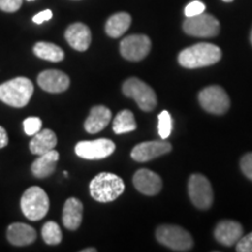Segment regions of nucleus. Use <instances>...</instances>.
I'll use <instances>...</instances> for the list:
<instances>
[{
    "mask_svg": "<svg viewBox=\"0 0 252 252\" xmlns=\"http://www.w3.org/2000/svg\"><path fill=\"white\" fill-rule=\"evenodd\" d=\"M222 58V52L220 47L213 43H197L188 47L179 54V63L184 68L196 69L208 67L217 63Z\"/></svg>",
    "mask_w": 252,
    "mask_h": 252,
    "instance_id": "obj_1",
    "label": "nucleus"
},
{
    "mask_svg": "<svg viewBox=\"0 0 252 252\" xmlns=\"http://www.w3.org/2000/svg\"><path fill=\"white\" fill-rule=\"evenodd\" d=\"M42 238L47 244L58 245L62 241V231L58 223L47 222L42 228Z\"/></svg>",
    "mask_w": 252,
    "mask_h": 252,
    "instance_id": "obj_25",
    "label": "nucleus"
},
{
    "mask_svg": "<svg viewBox=\"0 0 252 252\" xmlns=\"http://www.w3.org/2000/svg\"><path fill=\"white\" fill-rule=\"evenodd\" d=\"M156 236L160 244L174 251H189L194 244L190 234L179 225H160L157 229Z\"/></svg>",
    "mask_w": 252,
    "mask_h": 252,
    "instance_id": "obj_5",
    "label": "nucleus"
},
{
    "mask_svg": "<svg viewBox=\"0 0 252 252\" xmlns=\"http://www.w3.org/2000/svg\"><path fill=\"white\" fill-rule=\"evenodd\" d=\"M60 154L55 150L41 154L39 158H36L33 165H32V173H33L34 176L39 179H43L52 175L56 168V162H58Z\"/></svg>",
    "mask_w": 252,
    "mask_h": 252,
    "instance_id": "obj_20",
    "label": "nucleus"
},
{
    "mask_svg": "<svg viewBox=\"0 0 252 252\" xmlns=\"http://www.w3.org/2000/svg\"><path fill=\"white\" fill-rule=\"evenodd\" d=\"M116 145L110 139H96L80 141L75 146V153L87 160H99L108 158L115 152Z\"/></svg>",
    "mask_w": 252,
    "mask_h": 252,
    "instance_id": "obj_11",
    "label": "nucleus"
},
{
    "mask_svg": "<svg viewBox=\"0 0 252 252\" xmlns=\"http://www.w3.org/2000/svg\"><path fill=\"white\" fill-rule=\"evenodd\" d=\"M8 144V135L7 132L2 126H0V149L5 147Z\"/></svg>",
    "mask_w": 252,
    "mask_h": 252,
    "instance_id": "obj_33",
    "label": "nucleus"
},
{
    "mask_svg": "<svg viewBox=\"0 0 252 252\" xmlns=\"http://www.w3.org/2000/svg\"><path fill=\"white\" fill-rule=\"evenodd\" d=\"M64 37L71 48L86 52L91 43L90 28L82 23H75L65 30Z\"/></svg>",
    "mask_w": 252,
    "mask_h": 252,
    "instance_id": "obj_15",
    "label": "nucleus"
},
{
    "mask_svg": "<svg viewBox=\"0 0 252 252\" xmlns=\"http://www.w3.org/2000/svg\"><path fill=\"white\" fill-rule=\"evenodd\" d=\"M97 250L94 248H90V249H84V250H82V252H96Z\"/></svg>",
    "mask_w": 252,
    "mask_h": 252,
    "instance_id": "obj_34",
    "label": "nucleus"
},
{
    "mask_svg": "<svg viewBox=\"0 0 252 252\" xmlns=\"http://www.w3.org/2000/svg\"><path fill=\"white\" fill-rule=\"evenodd\" d=\"M7 238L11 244L24 247L35 241L36 231L35 229L25 223H12L7 228Z\"/></svg>",
    "mask_w": 252,
    "mask_h": 252,
    "instance_id": "obj_18",
    "label": "nucleus"
},
{
    "mask_svg": "<svg viewBox=\"0 0 252 252\" xmlns=\"http://www.w3.org/2000/svg\"><path fill=\"white\" fill-rule=\"evenodd\" d=\"M223 1H225V2H231V1H234V0H223Z\"/></svg>",
    "mask_w": 252,
    "mask_h": 252,
    "instance_id": "obj_35",
    "label": "nucleus"
},
{
    "mask_svg": "<svg viewBox=\"0 0 252 252\" xmlns=\"http://www.w3.org/2000/svg\"><path fill=\"white\" fill-rule=\"evenodd\" d=\"M112 113L104 105L94 106L90 110L89 116L84 122V128L88 133H98L108 126L111 121Z\"/></svg>",
    "mask_w": 252,
    "mask_h": 252,
    "instance_id": "obj_17",
    "label": "nucleus"
},
{
    "mask_svg": "<svg viewBox=\"0 0 252 252\" xmlns=\"http://www.w3.org/2000/svg\"><path fill=\"white\" fill-rule=\"evenodd\" d=\"M37 84L47 93L60 94L68 89L70 86V80L63 71L50 69L42 71L37 76Z\"/></svg>",
    "mask_w": 252,
    "mask_h": 252,
    "instance_id": "obj_13",
    "label": "nucleus"
},
{
    "mask_svg": "<svg viewBox=\"0 0 252 252\" xmlns=\"http://www.w3.org/2000/svg\"><path fill=\"white\" fill-rule=\"evenodd\" d=\"M56 144H58L56 134L49 128H46L34 134L33 139L30 143V150L33 154L41 156V154L55 150Z\"/></svg>",
    "mask_w": 252,
    "mask_h": 252,
    "instance_id": "obj_21",
    "label": "nucleus"
},
{
    "mask_svg": "<svg viewBox=\"0 0 252 252\" xmlns=\"http://www.w3.org/2000/svg\"><path fill=\"white\" fill-rule=\"evenodd\" d=\"M220 28V21L213 15L206 13L187 18L184 23L185 33L196 37H214L219 35Z\"/></svg>",
    "mask_w": 252,
    "mask_h": 252,
    "instance_id": "obj_9",
    "label": "nucleus"
},
{
    "mask_svg": "<svg viewBox=\"0 0 252 252\" xmlns=\"http://www.w3.org/2000/svg\"><path fill=\"white\" fill-rule=\"evenodd\" d=\"M34 54L37 58L50 62H60L64 59V52L59 46L50 42H37L34 46Z\"/></svg>",
    "mask_w": 252,
    "mask_h": 252,
    "instance_id": "obj_23",
    "label": "nucleus"
},
{
    "mask_svg": "<svg viewBox=\"0 0 252 252\" xmlns=\"http://www.w3.org/2000/svg\"><path fill=\"white\" fill-rule=\"evenodd\" d=\"M188 194L191 202L198 209L207 210L212 207L214 201L212 185L202 174H193L189 178Z\"/></svg>",
    "mask_w": 252,
    "mask_h": 252,
    "instance_id": "obj_7",
    "label": "nucleus"
},
{
    "mask_svg": "<svg viewBox=\"0 0 252 252\" xmlns=\"http://www.w3.org/2000/svg\"><path fill=\"white\" fill-rule=\"evenodd\" d=\"M151 47V39L144 34H134L128 35L121 42V54L128 61H141L149 55Z\"/></svg>",
    "mask_w": 252,
    "mask_h": 252,
    "instance_id": "obj_10",
    "label": "nucleus"
},
{
    "mask_svg": "<svg viewBox=\"0 0 252 252\" xmlns=\"http://www.w3.org/2000/svg\"><path fill=\"white\" fill-rule=\"evenodd\" d=\"M204 11H206V5H204L202 1H200V0H194V1L189 2V4L186 6L185 15L186 18L195 17V15L204 13Z\"/></svg>",
    "mask_w": 252,
    "mask_h": 252,
    "instance_id": "obj_28",
    "label": "nucleus"
},
{
    "mask_svg": "<svg viewBox=\"0 0 252 252\" xmlns=\"http://www.w3.org/2000/svg\"><path fill=\"white\" fill-rule=\"evenodd\" d=\"M198 102L206 111L214 115H224L230 108L228 94L219 86L204 88L198 94Z\"/></svg>",
    "mask_w": 252,
    "mask_h": 252,
    "instance_id": "obj_8",
    "label": "nucleus"
},
{
    "mask_svg": "<svg viewBox=\"0 0 252 252\" xmlns=\"http://www.w3.org/2000/svg\"><path fill=\"white\" fill-rule=\"evenodd\" d=\"M173 128V123L171 113L168 111H162L159 115V122H158V131H159V135L161 137V139H167L172 133Z\"/></svg>",
    "mask_w": 252,
    "mask_h": 252,
    "instance_id": "obj_26",
    "label": "nucleus"
},
{
    "mask_svg": "<svg viewBox=\"0 0 252 252\" xmlns=\"http://www.w3.org/2000/svg\"><path fill=\"white\" fill-rule=\"evenodd\" d=\"M27 1H33V0H27Z\"/></svg>",
    "mask_w": 252,
    "mask_h": 252,
    "instance_id": "obj_37",
    "label": "nucleus"
},
{
    "mask_svg": "<svg viewBox=\"0 0 252 252\" xmlns=\"http://www.w3.org/2000/svg\"><path fill=\"white\" fill-rule=\"evenodd\" d=\"M23 5V0H0V9L8 13L17 12Z\"/></svg>",
    "mask_w": 252,
    "mask_h": 252,
    "instance_id": "obj_29",
    "label": "nucleus"
},
{
    "mask_svg": "<svg viewBox=\"0 0 252 252\" xmlns=\"http://www.w3.org/2000/svg\"><path fill=\"white\" fill-rule=\"evenodd\" d=\"M131 23V15L126 12H119V13L113 14L108 19L105 24L106 34L109 36L115 37V39L121 37L130 28Z\"/></svg>",
    "mask_w": 252,
    "mask_h": 252,
    "instance_id": "obj_22",
    "label": "nucleus"
},
{
    "mask_svg": "<svg viewBox=\"0 0 252 252\" xmlns=\"http://www.w3.org/2000/svg\"><path fill=\"white\" fill-rule=\"evenodd\" d=\"M123 94L133 98L143 111H153L157 106V94L149 84L139 78L131 77L123 84Z\"/></svg>",
    "mask_w": 252,
    "mask_h": 252,
    "instance_id": "obj_6",
    "label": "nucleus"
},
{
    "mask_svg": "<svg viewBox=\"0 0 252 252\" xmlns=\"http://www.w3.org/2000/svg\"><path fill=\"white\" fill-rule=\"evenodd\" d=\"M215 238L225 247H232L243 236V226L236 220H222L214 231Z\"/></svg>",
    "mask_w": 252,
    "mask_h": 252,
    "instance_id": "obj_16",
    "label": "nucleus"
},
{
    "mask_svg": "<svg viewBox=\"0 0 252 252\" xmlns=\"http://www.w3.org/2000/svg\"><path fill=\"white\" fill-rule=\"evenodd\" d=\"M42 121L39 117H30L24 121V130L27 135H34L41 131Z\"/></svg>",
    "mask_w": 252,
    "mask_h": 252,
    "instance_id": "obj_27",
    "label": "nucleus"
},
{
    "mask_svg": "<svg viewBox=\"0 0 252 252\" xmlns=\"http://www.w3.org/2000/svg\"><path fill=\"white\" fill-rule=\"evenodd\" d=\"M137 128L134 116L130 110H123L116 116L113 121V132L116 134H123L132 132Z\"/></svg>",
    "mask_w": 252,
    "mask_h": 252,
    "instance_id": "obj_24",
    "label": "nucleus"
},
{
    "mask_svg": "<svg viewBox=\"0 0 252 252\" xmlns=\"http://www.w3.org/2000/svg\"><path fill=\"white\" fill-rule=\"evenodd\" d=\"M83 219V204L78 198L70 197L63 207V224L69 230H77Z\"/></svg>",
    "mask_w": 252,
    "mask_h": 252,
    "instance_id": "obj_19",
    "label": "nucleus"
},
{
    "mask_svg": "<svg viewBox=\"0 0 252 252\" xmlns=\"http://www.w3.org/2000/svg\"><path fill=\"white\" fill-rule=\"evenodd\" d=\"M124 189V181L113 173H99L90 182V195L103 203L115 201L123 194Z\"/></svg>",
    "mask_w": 252,
    "mask_h": 252,
    "instance_id": "obj_2",
    "label": "nucleus"
},
{
    "mask_svg": "<svg viewBox=\"0 0 252 252\" xmlns=\"http://www.w3.org/2000/svg\"><path fill=\"white\" fill-rule=\"evenodd\" d=\"M33 93L34 86L27 77H15L0 84V100L14 108L26 106Z\"/></svg>",
    "mask_w": 252,
    "mask_h": 252,
    "instance_id": "obj_3",
    "label": "nucleus"
},
{
    "mask_svg": "<svg viewBox=\"0 0 252 252\" xmlns=\"http://www.w3.org/2000/svg\"><path fill=\"white\" fill-rule=\"evenodd\" d=\"M236 250L238 252H252V232L239 238L236 243Z\"/></svg>",
    "mask_w": 252,
    "mask_h": 252,
    "instance_id": "obj_30",
    "label": "nucleus"
},
{
    "mask_svg": "<svg viewBox=\"0 0 252 252\" xmlns=\"http://www.w3.org/2000/svg\"><path fill=\"white\" fill-rule=\"evenodd\" d=\"M21 210L31 220H40L49 210L48 195L42 188L34 186L28 188L21 197Z\"/></svg>",
    "mask_w": 252,
    "mask_h": 252,
    "instance_id": "obj_4",
    "label": "nucleus"
},
{
    "mask_svg": "<svg viewBox=\"0 0 252 252\" xmlns=\"http://www.w3.org/2000/svg\"><path fill=\"white\" fill-rule=\"evenodd\" d=\"M250 41H251V45H252V31H251V35H250Z\"/></svg>",
    "mask_w": 252,
    "mask_h": 252,
    "instance_id": "obj_36",
    "label": "nucleus"
},
{
    "mask_svg": "<svg viewBox=\"0 0 252 252\" xmlns=\"http://www.w3.org/2000/svg\"><path fill=\"white\" fill-rule=\"evenodd\" d=\"M53 18V12L50 11V9H46V11H42L40 12V13H37L36 15H34L33 17V21L37 25L45 23V21H48L50 19Z\"/></svg>",
    "mask_w": 252,
    "mask_h": 252,
    "instance_id": "obj_32",
    "label": "nucleus"
},
{
    "mask_svg": "<svg viewBox=\"0 0 252 252\" xmlns=\"http://www.w3.org/2000/svg\"><path fill=\"white\" fill-rule=\"evenodd\" d=\"M133 185L135 189L140 191L141 194L153 196L161 190L162 180L157 173L143 168L135 172L133 176Z\"/></svg>",
    "mask_w": 252,
    "mask_h": 252,
    "instance_id": "obj_14",
    "label": "nucleus"
},
{
    "mask_svg": "<svg viewBox=\"0 0 252 252\" xmlns=\"http://www.w3.org/2000/svg\"><path fill=\"white\" fill-rule=\"evenodd\" d=\"M171 151L172 145L167 141H145V143L138 144L137 146H134V149L131 152V157L138 162H146L171 152Z\"/></svg>",
    "mask_w": 252,
    "mask_h": 252,
    "instance_id": "obj_12",
    "label": "nucleus"
},
{
    "mask_svg": "<svg viewBox=\"0 0 252 252\" xmlns=\"http://www.w3.org/2000/svg\"><path fill=\"white\" fill-rule=\"evenodd\" d=\"M241 169L247 178L252 180V153H248L241 159Z\"/></svg>",
    "mask_w": 252,
    "mask_h": 252,
    "instance_id": "obj_31",
    "label": "nucleus"
}]
</instances>
